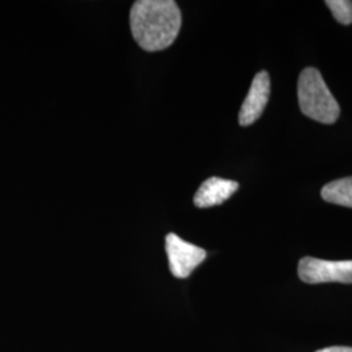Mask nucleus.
<instances>
[{
  "mask_svg": "<svg viewBox=\"0 0 352 352\" xmlns=\"http://www.w3.org/2000/svg\"><path fill=\"white\" fill-rule=\"evenodd\" d=\"M325 4L340 24L351 25L352 1L350 0H327L325 1Z\"/></svg>",
  "mask_w": 352,
  "mask_h": 352,
  "instance_id": "obj_8",
  "label": "nucleus"
},
{
  "mask_svg": "<svg viewBox=\"0 0 352 352\" xmlns=\"http://www.w3.org/2000/svg\"><path fill=\"white\" fill-rule=\"evenodd\" d=\"M321 196L330 204L352 208V176L327 183L321 190Z\"/></svg>",
  "mask_w": 352,
  "mask_h": 352,
  "instance_id": "obj_7",
  "label": "nucleus"
},
{
  "mask_svg": "<svg viewBox=\"0 0 352 352\" xmlns=\"http://www.w3.org/2000/svg\"><path fill=\"white\" fill-rule=\"evenodd\" d=\"M316 352H352V347L336 346V347H327V349H322V350H318Z\"/></svg>",
  "mask_w": 352,
  "mask_h": 352,
  "instance_id": "obj_9",
  "label": "nucleus"
},
{
  "mask_svg": "<svg viewBox=\"0 0 352 352\" xmlns=\"http://www.w3.org/2000/svg\"><path fill=\"white\" fill-rule=\"evenodd\" d=\"M239 183L222 177H209L197 189L193 202L197 208H212L227 201L236 190Z\"/></svg>",
  "mask_w": 352,
  "mask_h": 352,
  "instance_id": "obj_6",
  "label": "nucleus"
},
{
  "mask_svg": "<svg viewBox=\"0 0 352 352\" xmlns=\"http://www.w3.org/2000/svg\"><path fill=\"white\" fill-rule=\"evenodd\" d=\"M270 97V76L266 71H261L254 76L251 89L241 104L239 113L240 126L253 124L264 113L265 107Z\"/></svg>",
  "mask_w": 352,
  "mask_h": 352,
  "instance_id": "obj_5",
  "label": "nucleus"
},
{
  "mask_svg": "<svg viewBox=\"0 0 352 352\" xmlns=\"http://www.w3.org/2000/svg\"><path fill=\"white\" fill-rule=\"evenodd\" d=\"M166 253L170 272L176 278H188L206 258L205 250L179 238L176 234L166 236Z\"/></svg>",
  "mask_w": 352,
  "mask_h": 352,
  "instance_id": "obj_4",
  "label": "nucleus"
},
{
  "mask_svg": "<svg viewBox=\"0 0 352 352\" xmlns=\"http://www.w3.org/2000/svg\"><path fill=\"white\" fill-rule=\"evenodd\" d=\"M298 274L302 282L309 285L327 282L352 283V260L327 261L315 257H302L299 261Z\"/></svg>",
  "mask_w": 352,
  "mask_h": 352,
  "instance_id": "obj_3",
  "label": "nucleus"
},
{
  "mask_svg": "<svg viewBox=\"0 0 352 352\" xmlns=\"http://www.w3.org/2000/svg\"><path fill=\"white\" fill-rule=\"evenodd\" d=\"M298 98L302 113L312 120L333 124L340 118V104L316 68L308 67L299 76Z\"/></svg>",
  "mask_w": 352,
  "mask_h": 352,
  "instance_id": "obj_2",
  "label": "nucleus"
},
{
  "mask_svg": "<svg viewBox=\"0 0 352 352\" xmlns=\"http://www.w3.org/2000/svg\"><path fill=\"white\" fill-rule=\"evenodd\" d=\"M129 23L140 47L154 52L175 42L182 26V12L174 0H139L132 6Z\"/></svg>",
  "mask_w": 352,
  "mask_h": 352,
  "instance_id": "obj_1",
  "label": "nucleus"
}]
</instances>
